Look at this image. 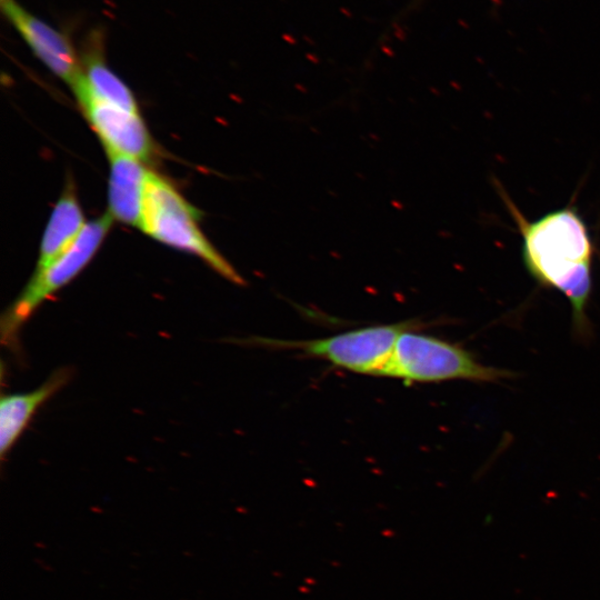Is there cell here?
I'll list each match as a JSON object with an SVG mask.
<instances>
[{"label":"cell","instance_id":"obj_1","mask_svg":"<svg viewBox=\"0 0 600 600\" xmlns=\"http://www.w3.org/2000/svg\"><path fill=\"white\" fill-rule=\"evenodd\" d=\"M498 193L522 238L521 256L528 273L541 286L556 289L570 302L573 327L586 337V313L592 290L596 243L586 221L572 204L528 220L497 183Z\"/></svg>","mask_w":600,"mask_h":600},{"label":"cell","instance_id":"obj_2","mask_svg":"<svg viewBox=\"0 0 600 600\" xmlns=\"http://www.w3.org/2000/svg\"><path fill=\"white\" fill-rule=\"evenodd\" d=\"M420 327L417 323L399 336L382 377L407 382H498L512 376L503 369L482 364L457 343L417 331Z\"/></svg>","mask_w":600,"mask_h":600},{"label":"cell","instance_id":"obj_3","mask_svg":"<svg viewBox=\"0 0 600 600\" xmlns=\"http://www.w3.org/2000/svg\"><path fill=\"white\" fill-rule=\"evenodd\" d=\"M140 229L167 246L197 256L232 283L244 284V279L200 230L197 210L169 181L152 171L147 178Z\"/></svg>","mask_w":600,"mask_h":600},{"label":"cell","instance_id":"obj_4","mask_svg":"<svg viewBox=\"0 0 600 600\" xmlns=\"http://www.w3.org/2000/svg\"><path fill=\"white\" fill-rule=\"evenodd\" d=\"M418 322L368 326L326 338L278 340L251 338L248 343L271 349L298 350L351 372L382 377L399 336Z\"/></svg>","mask_w":600,"mask_h":600},{"label":"cell","instance_id":"obj_5","mask_svg":"<svg viewBox=\"0 0 600 600\" xmlns=\"http://www.w3.org/2000/svg\"><path fill=\"white\" fill-rule=\"evenodd\" d=\"M112 224L109 213L86 223L73 244L47 267L36 270L17 299L2 313L1 341L16 349L18 334L31 314L73 280L91 261Z\"/></svg>","mask_w":600,"mask_h":600},{"label":"cell","instance_id":"obj_6","mask_svg":"<svg viewBox=\"0 0 600 600\" xmlns=\"http://www.w3.org/2000/svg\"><path fill=\"white\" fill-rule=\"evenodd\" d=\"M71 89L107 152L121 153L142 162L152 158L153 142L139 112L96 98L86 87L82 73Z\"/></svg>","mask_w":600,"mask_h":600},{"label":"cell","instance_id":"obj_7","mask_svg":"<svg viewBox=\"0 0 600 600\" xmlns=\"http://www.w3.org/2000/svg\"><path fill=\"white\" fill-rule=\"evenodd\" d=\"M0 9L36 58L72 88L81 76V60L68 34L31 13L17 0H0Z\"/></svg>","mask_w":600,"mask_h":600},{"label":"cell","instance_id":"obj_8","mask_svg":"<svg viewBox=\"0 0 600 600\" xmlns=\"http://www.w3.org/2000/svg\"><path fill=\"white\" fill-rule=\"evenodd\" d=\"M110 161L108 188L109 214L140 229L148 170L143 162L117 152H107Z\"/></svg>","mask_w":600,"mask_h":600},{"label":"cell","instance_id":"obj_9","mask_svg":"<svg viewBox=\"0 0 600 600\" xmlns=\"http://www.w3.org/2000/svg\"><path fill=\"white\" fill-rule=\"evenodd\" d=\"M71 372L70 368H60L32 391L1 397L0 454L2 459L22 434L36 411L68 383Z\"/></svg>","mask_w":600,"mask_h":600},{"label":"cell","instance_id":"obj_10","mask_svg":"<svg viewBox=\"0 0 600 600\" xmlns=\"http://www.w3.org/2000/svg\"><path fill=\"white\" fill-rule=\"evenodd\" d=\"M103 34L92 30L81 53L82 80L98 99L131 112H139L137 101L128 86L108 67L104 60Z\"/></svg>","mask_w":600,"mask_h":600},{"label":"cell","instance_id":"obj_11","mask_svg":"<svg viewBox=\"0 0 600 600\" xmlns=\"http://www.w3.org/2000/svg\"><path fill=\"white\" fill-rule=\"evenodd\" d=\"M81 207L72 190H67L54 206L44 230L36 270L43 269L66 252L86 226Z\"/></svg>","mask_w":600,"mask_h":600},{"label":"cell","instance_id":"obj_12","mask_svg":"<svg viewBox=\"0 0 600 600\" xmlns=\"http://www.w3.org/2000/svg\"><path fill=\"white\" fill-rule=\"evenodd\" d=\"M423 0H411L410 3L407 6L403 13L409 12L412 9H416Z\"/></svg>","mask_w":600,"mask_h":600}]
</instances>
